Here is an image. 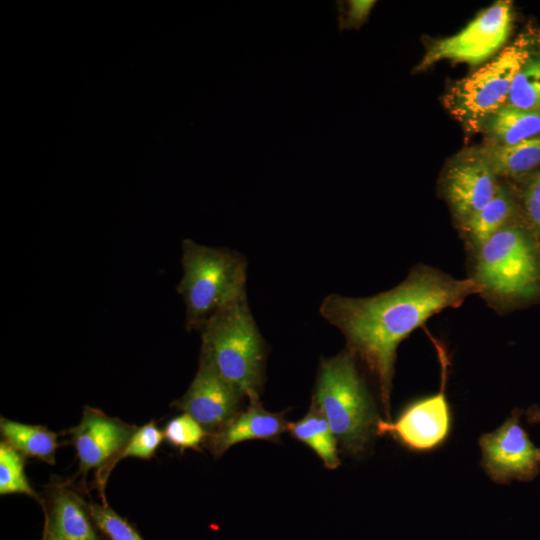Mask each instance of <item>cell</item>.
<instances>
[{
	"label": "cell",
	"mask_w": 540,
	"mask_h": 540,
	"mask_svg": "<svg viewBox=\"0 0 540 540\" xmlns=\"http://www.w3.org/2000/svg\"><path fill=\"white\" fill-rule=\"evenodd\" d=\"M483 289L472 277L457 279L418 265L396 287L365 298L328 295L320 314L344 335L347 349L376 378L386 418L398 345L426 320L447 308H457Z\"/></svg>",
	"instance_id": "cell-1"
},
{
	"label": "cell",
	"mask_w": 540,
	"mask_h": 540,
	"mask_svg": "<svg viewBox=\"0 0 540 540\" xmlns=\"http://www.w3.org/2000/svg\"><path fill=\"white\" fill-rule=\"evenodd\" d=\"M200 363L249 401L259 399L265 344L247 299L214 313L201 329Z\"/></svg>",
	"instance_id": "cell-2"
},
{
	"label": "cell",
	"mask_w": 540,
	"mask_h": 540,
	"mask_svg": "<svg viewBox=\"0 0 540 540\" xmlns=\"http://www.w3.org/2000/svg\"><path fill=\"white\" fill-rule=\"evenodd\" d=\"M183 276L177 291L186 306L185 328L201 330L217 311L247 299V261L237 251L182 242Z\"/></svg>",
	"instance_id": "cell-3"
},
{
	"label": "cell",
	"mask_w": 540,
	"mask_h": 540,
	"mask_svg": "<svg viewBox=\"0 0 540 540\" xmlns=\"http://www.w3.org/2000/svg\"><path fill=\"white\" fill-rule=\"evenodd\" d=\"M474 253V278L492 305L505 306L540 292V246L523 226L511 223Z\"/></svg>",
	"instance_id": "cell-4"
},
{
	"label": "cell",
	"mask_w": 540,
	"mask_h": 540,
	"mask_svg": "<svg viewBox=\"0 0 540 540\" xmlns=\"http://www.w3.org/2000/svg\"><path fill=\"white\" fill-rule=\"evenodd\" d=\"M355 359L348 349L322 359L312 402L327 419L342 448L351 455H360L376 433L379 418Z\"/></svg>",
	"instance_id": "cell-5"
},
{
	"label": "cell",
	"mask_w": 540,
	"mask_h": 540,
	"mask_svg": "<svg viewBox=\"0 0 540 540\" xmlns=\"http://www.w3.org/2000/svg\"><path fill=\"white\" fill-rule=\"evenodd\" d=\"M536 35L522 34L492 60L455 82L443 102L469 132L483 130L486 121L508 102L514 78L534 54Z\"/></svg>",
	"instance_id": "cell-6"
},
{
	"label": "cell",
	"mask_w": 540,
	"mask_h": 540,
	"mask_svg": "<svg viewBox=\"0 0 540 540\" xmlns=\"http://www.w3.org/2000/svg\"><path fill=\"white\" fill-rule=\"evenodd\" d=\"M511 28V2L497 1L459 33L433 43L416 66V70H425L444 59L472 66L481 64L502 48Z\"/></svg>",
	"instance_id": "cell-7"
},
{
	"label": "cell",
	"mask_w": 540,
	"mask_h": 540,
	"mask_svg": "<svg viewBox=\"0 0 540 540\" xmlns=\"http://www.w3.org/2000/svg\"><path fill=\"white\" fill-rule=\"evenodd\" d=\"M520 416L521 411L515 410L499 428L479 439L481 466L495 483L530 481L540 471V447L529 439Z\"/></svg>",
	"instance_id": "cell-8"
},
{
	"label": "cell",
	"mask_w": 540,
	"mask_h": 540,
	"mask_svg": "<svg viewBox=\"0 0 540 540\" xmlns=\"http://www.w3.org/2000/svg\"><path fill=\"white\" fill-rule=\"evenodd\" d=\"M439 350V349H438ZM442 365L440 391L409 405L395 421L378 419L376 433L390 434L414 451H427L441 445L449 435L451 414L445 395L447 358L439 350Z\"/></svg>",
	"instance_id": "cell-9"
},
{
	"label": "cell",
	"mask_w": 540,
	"mask_h": 540,
	"mask_svg": "<svg viewBox=\"0 0 540 540\" xmlns=\"http://www.w3.org/2000/svg\"><path fill=\"white\" fill-rule=\"evenodd\" d=\"M136 430L135 426L85 406L80 423L69 430L79 460V472L86 474L91 468L112 462Z\"/></svg>",
	"instance_id": "cell-10"
},
{
	"label": "cell",
	"mask_w": 540,
	"mask_h": 540,
	"mask_svg": "<svg viewBox=\"0 0 540 540\" xmlns=\"http://www.w3.org/2000/svg\"><path fill=\"white\" fill-rule=\"evenodd\" d=\"M500 185L497 176L477 152L451 164L443 179L446 199L459 224L486 205Z\"/></svg>",
	"instance_id": "cell-11"
},
{
	"label": "cell",
	"mask_w": 540,
	"mask_h": 540,
	"mask_svg": "<svg viewBox=\"0 0 540 540\" xmlns=\"http://www.w3.org/2000/svg\"><path fill=\"white\" fill-rule=\"evenodd\" d=\"M243 396L212 369L199 362L188 390L175 405L205 430H219L238 414Z\"/></svg>",
	"instance_id": "cell-12"
},
{
	"label": "cell",
	"mask_w": 540,
	"mask_h": 540,
	"mask_svg": "<svg viewBox=\"0 0 540 540\" xmlns=\"http://www.w3.org/2000/svg\"><path fill=\"white\" fill-rule=\"evenodd\" d=\"M88 505L72 489L55 486L46 508L42 540H99Z\"/></svg>",
	"instance_id": "cell-13"
},
{
	"label": "cell",
	"mask_w": 540,
	"mask_h": 540,
	"mask_svg": "<svg viewBox=\"0 0 540 540\" xmlns=\"http://www.w3.org/2000/svg\"><path fill=\"white\" fill-rule=\"evenodd\" d=\"M282 414L266 411L260 400H251L247 410L235 415L215 432L209 447L216 456L222 455L234 444L248 440H271L288 430Z\"/></svg>",
	"instance_id": "cell-14"
},
{
	"label": "cell",
	"mask_w": 540,
	"mask_h": 540,
	"mask_svg": "<svg viewBox=\"0 0 540 540\" xmlns=\"http://www.w3.org/2000/svg\"><path fill=\"white\" fill-rule=\"evenodd\" d=\"M515 214L516 204L511 194L500 185L486 205L460 224L469 248L475 252L494 233L513 223Z\"/></svg>",
	"instance_id": "cell-15"
},
{
	"label": "cell",
	"mask_w": 540,
	"mask_h": 540,
	"mask_svg": "<svg viewBox=\"0 0 540 540\" xmlns=\"http://www.w3.org/2000/svg\"><path fill=\"white\" fill-rule=\"evenodd\" d=\"M477 154L497 177H518L540 165V135L511 145L490 143Z\"/></svg>",
	"instance_id": "cell-16"
},
{
	"label": "cell",
	"mask_w": 540,
	"mask_h": 540,
	"mask_svg": "<svg viewBox=\"0 0 540 540\" xmlns=\"http://www.w3.org/2000/svg\"><path fill=\"white\" fill-rule=\"evenodd\" d=\"M491 143L511 145L540 135V110L504 105L484 124Z\"/></svg>",
	"instance_id": "cell-17"
},
{
	"label": "cell",
	"mask_w": 540,
	"mask_h": 540,
	"mask_svg": "<svg viewBox=\"0 0 540 540\" xmlns=\"http://www.w3.org/2000/svg\"><path fill=\"white\" fill-rule=\"evenodd\" d=\"M288 431L297 440L309 446L328 469L340 465L337 440L319 408L312 402L308 413L297 422H289Z\"/></svg>",
	"instance_id": "cell-18"
},
{
	"label": "cell",
	"mask_w": 540,
	"mask_h": 540,
	"mask_svg": "<svg viewBox=\"0 0 540 540\" xmlns=\"http://www.w3.org/2000/svg\"><path fill=\"white\" fill-rule=\"evenodd\" d=\"M0 430L5 442L21 454L55 464L57 434L40 425H27L1 417Z\"/></svg>",
	"instance_id": "cell-19"
},
{
	"label": "cell",
	"mask_w": 540,
	"mask_h": 540,
	"mask_svg": "<svg viewBox=\"0 0 540 540\" xmlns=\"http://www.w3.org/2000/svg\"><path fill=\"white\" fill-rule=\"evenodd\" d=\"M21 493L40 501L24 472V458L5 441L0 443V494Z\"/></svg>",
	"instance_id": "cell-20"
},
{
	"label": "cell",
	"mask_w": 540,
	"mask_h": 540,
	"mask_svg": "<svg viewBox=\"0 0 540 540\" xmlns=\"http://www.w3.org/2000/svg\"><path fill=\"white\" fill-rule=\"evenodd\" d=\"M507 104L540 110V56L533 54L522 66L512 83Z\"/></svg>",
	"instance_id": "cell-21"
},
{
	"label": "cell",
	"mask_w": 540,
	"mask_h": 540,
	"mask_svg": "<svg viewBox=\"0 0 540 540\" xmlns=\"http://www.w3.org/2000/svg\"><path fill=\"white\" fill-rule=\"evenodd\" d=\"M164 439L179 449H197L205 439L206 430L189 414L183 413L167 423Z\"/></svg>",
	"instance_id": "cell-22"
},
{
	"label": "cell",
	"mask_w": 540,
	"mask_h": 540,
	"mask_svg": "<svg viewBox=\"0 0 540 540\" xmlns=\"http://www.w3.org/2000/svg\"><path fill=\"white\" fill-rule=\"evenodd\" d=\"M89 514L111 540H143L132 525L107 505H88Z\"/></svg>",
	"instance_id": "cell-23"
},
{
	"label": "cell",
	"mask_w": 540,
	"mask_h": 540,
	"mask_svg": "<svg viewBox=\"0 0 540 540\" xmlns=\"http://www.w3.org/2000/svg\"><path fill=\"white\" fill-rule=\"evenodd\" d=\"M163 439V432L151 421L136 430L128 444L111 463L115 464L126 457L150 459L154 456Z\"/></svg>",
	"instance_id": "cell-24"
},
{
	"label": "cell",
	"mask_w": 540,
	"mask_h": 540,
	"mask_svg": "<svg viewBox=\"0 0 540 540\" xmlns=\"http://www.w3.org/2000/svg\"><path fill=\"white\" fill-rule=\"evenodd\" d=\"M375 4L374 0L337 1L339 30L359 29L367 22Z\"/></svg>",
	"instance_id": "cell-25"
},
{
	"label": "cell",
	"mask_w": 540,
	"mask_h": 540,
	"mask_svg": "<svg viewBox=\"0 0 540 540\" xmlns=\"http://www.w3.org/2000/svg\"><path fill=\"white\" fill-rule=\"evenodd\" d=\"M523 202L540 246V172L533 175L525 186Z\"/></svg>",
	"instance_id": "cell-26"
},
{
	"label": "cell",
	"mask_w": 540,
	"mask_h": 540,
	"mask_svg": "<svg viewBox=\"0 0 540 540\" xmlns=\"http://www.w3.org/2000/svg\"><path fill=\"white\" fill-rule=\"evenodd\" d=\"M527 420L531 424L540 423V407L532 406L527 410Z\"/></svg>",
	"instance_id": "cell-27"
}]
</instances>
